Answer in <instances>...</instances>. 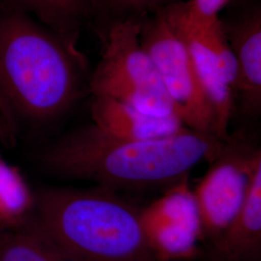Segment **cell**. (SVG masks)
<instances>
[{
    "label": "cell",
    "instance_id": "obj_13",
    "mask_svg": "<svg viewBox=\"0 0 261 261\" xmlns=\"http://www.w3.org/2000/svg\"><path fill=\"white\" fill-rule=\"evenodd\" d=\"M35 194L19 170L0 158V229L27 223L33 213Z\"/></svg>",
    "mask_w": 261,
    "mask_h": 261
},
{
    "label": "cell",
    "instance_id": "obj_16",
    "mask_svg": "<svg viewBox=\"0 0 261 261\" xmlns=\"http://www.w3.org/2000/svg\"><path fill=\"white\" fill-rule=\"evenodd\" d=\"M18 129L19 124L0 90V141L6 146H14L17 140Z\"/></svg>",
    "mask_w": 261,
    "mask_h": 261
},
{
    "label": "cell",
    "instance_id": "obj_14",
    "mask_svg": "<svg viewBox=\"0 0 261 261\" xmlns=\"http://www.w3.org/2000/svg\"><path fill=\"white\" fill-rule=\"evenodd\" d=\"M172 0H88L90 21L103 41L114 25L129 20L142 22Z\"/></svg>",
    "mask_w": 261,
    "mask_h": 261
},
{
    "label": "cell",
    "instance_id": "obj_17",
    "mask_svg": "<svg viewBox=\"0 0 261 261\" xmlns=\"http://www.w3.org/2000/svg\"><path fill=\"white\" fill-rule=\"evenodd\" d=\"M232 1H234V0H231V2H232Z\"/></svg>",
    "mask_w": 261,
    "mask_h": 261
},
{
    "label": "cell",
    "instance_id": "obj_9",
    "mask_svg": "<svg viewBox=\"0 0 261 261\" xmlns=\"http://www.w3.org/2000/svg\"><path fill=\"white\" fill-rule=\"evenodd\" d=\"M207 261H260L261 159L252 169L242 204L219 237Z\"/></svg>",
    "mask_w": 261,
    "mask_h": 261
},
{
    "label": "cell",
    "instance_id": "obj_2",
    "mask_svg": "<svg viewBox=\"0 0 261 261\" xmlns=\"http://www.w3.org/2000/svg\"><path fill=\"white\" fill-rule=\"evenodd\" d=\"M76 42L14 7L0 14V90L18 124L56 121L81 99L89 77Z\"/></svg>",
    "mask_w": 261,
    "mask_h": 261
},
{
    "label": "cell",
    "instance_id": "obj_6",
    "mask_svg": "<svg viewBox=\"0 0 261 261\" xmlns=\"http://www.w3.org/2000/svg\"><path fill=\"white\" fill-rule=\"evenodd\" d=\"M260 159V147L242 136H228L224 141L203 177L192 189L202 241L213 242L231 222Z\"/></svg>",
    "mask_w": 261,
    "mask_h": 261
},
{
    "label": "cell",
    "instance_id": "obj_11",
    "mask_svg": "<svg viewBox=\"0 0 261 261\" xmlns=\"http://www.w3.org/2000/svg\"><path fill=\"white\" fill-rule=\"evenodd\" d=\"M47 28L77 41L90 21L88 0H8Z\"/></svg>",
    "mask_w": 261,
    "mask_h": 261
},
{
    "label": "cell",
    "instance_id": "obj_12",
    "mask_svg": "<svg viewBox=\"0 0 261 261\" xmlns=\"http://www.w3.org/2000/svg\"><path fill=\"white\" fill-rule=\"evenodd\" d=\"M0 261H73L30 222L0 229Z\"/></svg>",
    "mask_w": 261,
    "mask_h": 261
},
{
    "label": "cell",
    "instance_id": "obj_8",
    "mask_svg": "<svg viewBox=\"0 0 261 261\" xmlns=\"http://www.w3.org/2000/svg\"><path fill=\"white\" fill-rule=\"evenodd\" d=\"M222 27L236 59L238 76L236 97L248 116L261 111V5L254 2Z\"/></svg>",
    "mask_w": 261,
    "mask_h": 261
},
{
    "label": "cell",
    "instance_id": "obj_3",
    "mask_svg": "<svg viewBox=\"0 0 261 261\" xmlns=\"http://www.w3.org/2000/svg\"><path fill=\"white\" fill-rule=\"evenodd\" d=\"M30 222L73 261H159L140 209L112 189H42Z\"/></svg>",
    "mask_w": 261,
    "mask_h": 261
},
{
    "label": "cell",
    "instance_id": "obj_10",
    "mask_svg": "<svg viewBox=\"0 0 261 261\" xmlns=\"http://www.w3.org/2000/svg\"><path fill=\"white\" fill-rule=\"evenodd\" d=\"M93 124L103 133L126 140H154L175 135L187 128L175 116L157 117L105 96H92Z\"/></svg>",
    "mask_w": 261,
    "mask_h": 261
},
{
    "label": "cell",
    "instance_id": "obj_1",
    "mask_svg": "<svg viewBox=\"0 0 261 261\" xmlns=\"http://www.w3.org/2000/svg\"><path fill=\"white\" fill-rule=\"evenodd\" d=\"M225 140L185 128L154 140L115 138L94 124L73 130L44 150L41 164L60 177L118 190L168 189L200 162H212Z\"/></svg>",
    "mask_w": 261,
    "mask_h": 261
},
{
    "label": "cell",
    "instance_id": "obj_7",
    "mask_svg": "<svg viewBox=\"0 0 261 261\" xmlns=\"http://www.w3.org/2000/svg\"><path fill=\"white\" fill-rule=\"evenodd\" d=\"M163 9L189 51L196 77L214 115L215 135L225 140L233 114L235 92L223 75L204 31L187 18L182 1H172Z\"/></svg>",
    "mask_w": 261,
    "mask_h": 261
},
{
    "label": "cell",
    "instance_id": "obj_5",
    "mask_svg": "<svg viewBox=\"0 0 261 261\" xmlns=\"http://www.w3.org/2000/svg\"><path fill=\"white\" fill-rule=\"evenodd\" d=\"M140 43L156 67L180 121L191 130L216 136L214 115L189 51L163 8L141 22Z\"/></svg>",
    "mask_w": 261,
    "mask_h": 261
},
{
    "label": "cell",
    "instance_id": "obj_15",
    "mask_svg": "<svg viewBox=\"0 0 261 261\" xmlns=\"http://www.w3.org/2000/svg\"><path fill=\"white\" fill-rule=\"evenodd\" d=\"M231 0H189L182 2L188 19L204 27L220 19L219 13Z\"/></svg>",
    "mask_w": 261,
    "mask_h": 261
},
{
    "label": "cell",
    "instance_id": "obj_4",
    "mask_svg": "<svg viewBox=\"0 0 261 261\" xmlns=\"http://www.w3.org/2000/svg\"><path fill=\"white\" fill-rule=\"evenodd\" d=\"M140 25L129 20L110 29L88 89L92 96L110 97L148 115L177 117L156 67L140 45Z\"/></svg>",
    "mask_w": 261,
    "mask_h": 261
}]
</instances>
